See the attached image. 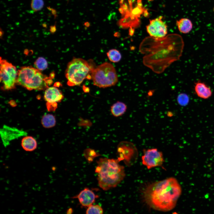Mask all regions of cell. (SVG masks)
Returning <instances> with one entry per match:
<instances>
[{"instance_id":"6da1fadb","label":"cell","mask_w":214,"mask_h":214,"mask_svg":"<svg viewBox=\"0 0 214 214\" xmlns=\"http://www.w3.org/2000/svg\"><path fill=\"white\" fill-rule=\"evenodd\" d=\"M184 44L182 37L170 34L162 38L148 37L139 46V51L144 54L143 63L157 74H160L182 55Z\"/></svg>"},{"instance_id":"7a4b0ae2","label":"cell","mask_w":214,"mask_h":214,"mask_svg":"<svg viewBox=\"0 0 214 214\" xmlns=\"http://www.w3.org/2000/svg\"><path fill=\"white\" fill-rule=\"evenodd\" d=\"M182 193L181 186L173 177L155 182L147 185L143 197L150 207L158 211H170L175 207Z\"/></svg>"},{"instance_id":"3957f363","label":"cell","mask_w":214,"mask_h":214,"mask_svg":"<svg viewBox=\"0 0 214 214\" xmlns=\"http://www.w3.org/2000/svg\"><path fill=\"white\" fill-rule=\"evenodd\" d=\"M118 160L101 158L97 161L95 172L100 187L107 191L116 187L123 180L125 174L124 167L120 165Z\"/></svg>"},{"instance_id":"277c9868","label":"cell","mask_w":214,"mask_h":214,"mask_svg":"<svg viewBox=\"0 0 214 214\" xmlns=\"http://www.w3.org/2000/svg\"><path fill=\"white\" fill-rule=\"evenodd\" d=\"M54 77L52 73L47 77L36 68L23 67L18 71L17 84L29 90H44L51 84Z\"/></svg>"},{"instance_id":"5b68a950","label":"cell","mask_w":214,"mask_h":214,"mask_svg":"<svg viewBox=\"0 0 214 214\" xmlns=\"http://www.w3.org/2000/svg\"><path fill=\"white\" fill-rule=\"evenodd\" d=\"M92 69L89 63L80 58H74L68 64L65 72L67 84L70 86L80 85L89 77Z\"/></svg>"},{"instance_id":"8992f818","label":"cell","mask_w":214,"mask_h":214,"mask_svg":"<svg viewBox=\"0 0 214 214\" xmlns=\"http://www.w3.org/2000/svg\"><path fill=\"white\" fill-rule=\"evenodd\" d=\"M93 84L105 88L115 85L118 81L116 70L113 65L104 62L93 69L91 74Z\"/></svg>"},{"instance_id":"52a82bcc","label":"cell","mask_w":214,"mask_h":214,"mask_svg":"<svg viewBox=\"0 0 214 214\" xmlns=\"http://www.w3.org/2000/svg\"><path fill=\"white\" fill-rule=\"evenodd\" d=\"M0 82L5 90L15 88L17 84L18 71L15 67L4 59L0 58Z\"/></svg>"},{"instance_id":"ba28073f","label":"cell","mask_w":214,"mask_h":214,"mask_svg":"<svg viewBox=\"0 0 214 214\" xmlns=\"http://www.w3.org/2000/svg\"><path fill=\"white\" fill-rule=\"evenodd\" d=\"M119 157L117 159L120 162L123 161L126 165L130 166L136 161L138 156V150L135 145L130 141L121 142L117 147Z\"/></svg>"},{"instance_id":"9c48e42d","label":"cell","mask_w":214,"mask_h":214,"mask_svg":"<svg viewBox=\"0 0 214 214\" xmlns=\"http://www.w3.org/2000/svg\"><path fill=\"white\" fill-rule=\"evenodd\" d=\"M141 160L143 165L148 169L161 166L164 161L162 152L156 148L144 150Z\"/></svg>"},{"instance_id":"30bf717a","label":"cell","mask_w":214,"mask_h":214,"mask_svg":"<svg viewBox=\"0 0 214 214\" xmlns=\"http://www.w3.org/2000/svg\"><path fill=\"white\" fill-rule=\"evenodd\" d=\"M146 29L150 37L156 38L164 37L167 33V26L162 16L150 20Z\"/></svg>"},{"instance_id":"8fae6325","label":"cell","mask_w":214,"mask_h":214,"mask_svg":"<svg viewBox=\"0 0 214 214\" xmlns=\"http://www.w3.org/2000/svg\"><path fill=\"white\" fill-rule=\"evenodd\" d=\"M98 197V196L96 195L92 191L85 188L73 198H77L82 206L88 207L92 204L95 202L96 199Z\"/></svg>"},{"instance_id":"7c38bea8","label":"cell","mask_w":214,"mask_h":214,"mask_svg":"<svg viewBox=\"0 0 214 214\" xmlns=\"http://www.w3.org/2000/svg\"><path fill=\"white\" fill-rule=\"evenodd\" d=\"M45 100L48 103L59 102L64 98L61 91L55 87H48L45 89L44 94Z\"/></svg>"},{"instance_id":"4fadbf2b","label":"cell","mask_w":214,"mask_h":214,"mask_svg":"<svg viewBox=\"0 0 214 214\" xmlns=\"http://www.w3.org/2000/svg\"><path fill=\"white\" fill-rule=\"evenodd\" d=\"M194 89L196 94L200 98L207 99L212 95V92L210 87L200 80L195 83Z\"/></svg>"},{"instance_id":"5bb4252c","label":"cell","mask_w":214,"mask_h":214,"mask_svg":"<svg viewBox=\"0 0 214 214\" xmlns=\"http://www.w3.org/2000/svg\"><path fill=\"white\" fill-rule=\"evenodd\" d=\"M176 23L179 31L183 34L189 33L193 28V23L188 18H182L177 21Z\"/></svg>"},{"instance_id":"9a60e30c","label":"cell","mask_w":214,"mask_h":214,"mask_svg":"<svg viewBox=\"0 0 214 214\" xmlns=\"http://www.w3.org/2000/svg\"><path fill=\"white\" fill-rule=\"evenodd\" d=\"M21 145L23 148L26 151H32L35 150L37 146L36 140L32 137L27 136L22 139Z\"/></svg>"},{"instance_id":"2e32d148","label":"cell","mask_w":214,"mask_h":214,"mask_svg":"<svg viewBox=\"0 0 214 214\" xmlns=\"http://www.w3.org/2000/svg\"><path fill=\"white\" fill-rule=\"evenodd\" d=\"M127 109V106L125 103L118 101L112 106L111 111L114 116L118 117L123 114L126 112Z\"/></svg>"},{"instance_id":"e0dca14e","label":"cell","mask_w":214,"mask_h":214,"mask_svg":"<svg viewBox=\"0 0 214 214\" xmlns=\"http://www.w3.org/2000/svg\"><path fill=\"white\" fill-rule=\"evenodd\" d=\"M41 122L43 127L46 128H50L55 125L56 121L54 115L50 114H47L43 116Z\"/></svg>"},{"instance_id":"ac0fdd59","label":"cell","mask_w":214,"mask_h":214,"mask_svg":"<svg viewBox=\"0 0 214 214\" xmlns=\"http://www.w3.org/2000/svg\"><path fill=\"white\" fill-rule=\"evenodd\" d=\"M109 60L113 62H117L121 60L122 56L119 51L116 49L109 50L107 53Z\"/></svg>"},{"instance_id":"d6986e66","label":"cell","mask_w":214,"mask_h":214,"mask_svg":"<svg viewBox=\"0 0 214 214\" xmlns=\"http://www.w3.org/2000/svg\"><path fill=\"white\" fill-rule=\"evenodd\" d=\"M34 64L37 69L41 71L46 69L48 64L46 60L43 57L38 58L34 62Z\"/></svg>"},{"instance_id":"ffe728a7","label":"cell","mask_w":214,"mask_h":214,"mask_svg":"<svg viewBox=\"0 0 214 214\" xmlns=\"http://www.w3.org/2000/svg\"><path fill=\"white\" fill-rule=\"evenodd\" d=\"M84 155L87 161L89 162H92L95 158L100 155L95 150L90 149L86 150L84 152Z\"/></svg>"},{"instance_id":"44dd1931","label":"cell","mask_w":214,"mask_h":214,"mask_svg":"<svg viewBox=\"0 0 214 214\" xmlns=\"http://www.w3.org/2000/svg\"><path fill=\"white\" fill-rule=\"evenodd\" d=\"M103 213V210L101 207L98 204H92L88 207L86 214H102Z\"/></svg>"},{"instance_id":"7402d4cb","label":"cell","mask_w":214,"mask_h":214,"mask_svg":"<svg viewBox=\"0 0 214 214\" xmlns=\"http://www.w3.org/2000/svg\"><path fill=\"white\" fill-rule=\"evenodd\" d=\"M30 5L31 9L34 11L37 12L42 9L44 2L43 0H31Z\"/></svg>"},{"instance_id":"603a6c76","label":"cell","mask_w":214,"mask_h":214,"mask_svg":"<svg viewBox=\"0 0 214 214\" xmlns=\"http://www.w3.org/2000/svg\"><path fill=\"white\" fill-rule=\"evenodd\" d=\"M177 100L179 105L181 106H185L188 104L189 99L187 95L184 93H181L178 96Z\"/></svg>"},{"instance_id":"cb8c5ba5","label":"cell","mask_w":214,"mask_h":214,"mask_svg":"<svg viewBox=\"0 0 214 214\" xmlns=\"http://www.w3.org/2000/svg\"><path fill=\"white\" fill-rule=\"evenodd\" d=\"M46 106L47 109L48 111H54L57 107V103L47 102L46 103Z\"/></svg>"},{"instance_id":"d4e9b609","label":"cell","mask_w":214,"mask_h":214,"mask_svg":"<svg viewBox=\"0 0 214 214\" xmlns=\"http://www.w3.org/2000/svg\"><path fill=\"white\" fill-rule=\"evenodd\" d=\"M73 212V210L71 208H70L67 211V214H71Z\"/></svg>"}]
</instances>
